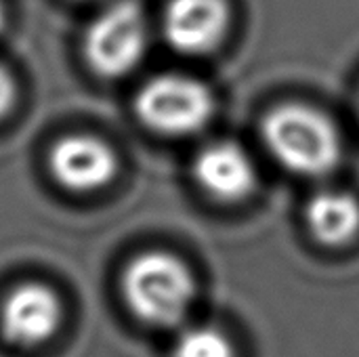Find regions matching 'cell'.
<instances>
[{
	"label": "cell",
	"mask_w": 359,
	"mask_h": 357,
	"mask_svg": "<svg viewBox=\"0 0 359 357\" xmlns=\"http://www.w3.org/2000/svg\"><path fill=\"white\" fill-rule=\"evenodd\" d=\"M13 99H15V84H13V78H11V74H8L4 67H0V118L11 109Z\"/></svg>",
	"instance_id": "11"
},
{
	"label": "cell",
	"mask_w": 359,
	"mask_h": 357,
	"mask_svg": "<svg viewBox=\"0 0 359 357\" xmlns=\"http://www.w3.org/2000/svg\"><path fill=\"white\" fill-rule=\"evenodd\" d=\"M147 48V23L137 2L120 0L103 8L86 27L84 57L95 74L120 78L133 72Z\"/></svg>",
	"instance_id": "4"
},
{
	"label": "cell",
	"mask_w": 359,
	"mask_h": 357,
	"mask_svg": "<svg viewBox=\"0 0 359 357\" xmlns=\"http://www.w3.org/2000/svg\"><path fill=\"white\" fill-rule=\"evenodd\" d=\"M63 309L53 288L25 282L15 286L0 305V332L17 347L46 343L61 326Z\"/></svg>",
	"instance_id": "5"
},
{
	"label": "cell",
	"mask_w": 359,
	"mask_h": 357,
	"mask_svg": "<svg viewBox=\"0 0 359 357\" xmlns=\"http://www.w3.org/2000/svg\"><path fill=\"white\" fill-rule=\"evenodd\" d=\"M135 109L145 126L156 133L185 137L202 130L215 114L210 88L183 74H162L143 84Z\"/></svg>",
	"instance_id": "3"
},
{
	"label": "cell",
	"mask_w": 359,
	"mask_h": 357,
	"mask_svg": "<svg viewBox=\"0 0 359 357\" xmlns=\"http://www.w3.org/2000/svg\"><path fill=\"white\" fill-rule=\"evenodd\" d=\"M194 177L208 196L221 202L248 198L257 183L250 156L233 141L208 143L194 160Z\"/></svg>",
	"instance_id": "8"
},
{
	"label": "cell",
	"mask_w": 359,
	"mask_h": 357,
	"mask_svg": "<svg viewBox=\"0 0 359 357\" xmlns=\"http://www.w3.org/2000/svg\"><path fill=\"white\" fill-rule=\"evenodd\" d=\"M172 357H233L229 339L210 326H194L179 335Z\"/></svg>",
	"instance_id": "10"
},
{
	"label": "cell",
	"mask_w": 359,
	"mask_h": 357,
	"mask_svg": "<svg viewBox=\"0 0 359 357\" xmlns=\"http://www.w3.org/2000/svg\"><path fill=\"white\" fill-rule=\"evenodd\" d=\"M48 168L69 191H95L116 177V154L97 137L69 135L50 147Z\"/></svg>",
	"instance_id": "6"
},
{
	"label": "cell",
	"mask_w": 359,
	"mask_h": 357,
	"mask_svg": "<svg viewBox=\"0 0 359 357\" xmlns=\"http://www.w3.org/2000/svg\"><path fill=\"white\" fill-rule=\"evenodd\" d=\"M164 36L185 55H206L221 44L229 27L225 0H170L164 13Z\"/></svg>",
	"instance_id": "7"
},
{
	"label": "cell",
	"mask_w": 359,
	"mask_h": 357,
	"mask_svg": "<svg viewBox=\"0 0 359 357\" xmlns=\"http://www.w3.org/2000/svg\"><path fill=\"white\" fill-rule=\"evenodd\" d=\"M128 309L151 326L183 322L196 299V282L183 261L168 252H145L133 259L122 276Z\"/></svg>",
	"instance_id": "2"
},
{
	"label": "cell",
	"mask_w": 359,
	"mask_h": 357,
	"mask_svg": "<svg viewBox=\"0 0 359 357\" xmlns=\"http://www.w3.org/2000/svg\"><path fill=\"white\" fill-rule=\"evenodd\" d=\"M307 227L326 246H345L359 234V200L341 189L316 194L305 208Z\"/></svg>",
	"instance_id": "9"
},
{
	"label": "cell",
	"mask_w": 359,
	"mask_h": 357,
	"mask_svg": "<svg viewBox=\"0 0 359 357\" xmlns=\"http://www.w3.org/2000/svg\"><path fill=\"white\" fill-rule=\"evenodd\" d=\"M358 109H359V101H358Z\"/></svg>",
	"instance_id": "13"
},
{
	"label": "cell",
	"mask_w": 359,
	"mask_h": 357,
	"mask_svg": "<svg viewBox=\"0 0 359 357\" xmlns=\"http://www.w3.org/2000/svg\"><path fill=\"white\" fill-rule=\"evenodd\" d=\"M263 141L278 164L303 177L328 175L343 158V141L334 122L303 103L273 107L263 120Z\"/></svg>",
	"instance_id": "1"
},
{
	"label": "cell",
	"mask_w": 359,
	"mask_h": 357,
	"mask_svg": "<svg viewBox=\"0 0 359 357\" xmlns=\"http://www.w3.org/2000/svg\"><path fill=\"white\" fill-rule=\"evenodd\" d=\"M4 19H6V17H4V8H2V4H0V29L4 27Z\"/></svg>",
	"instance_id": "12"
}]
</instances>
